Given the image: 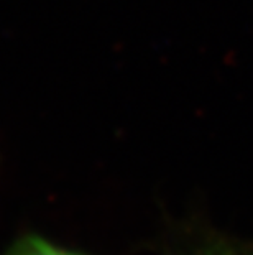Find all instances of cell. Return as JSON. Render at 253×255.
I'll return each mask as SVG.
<instances>
[{
  "label": "cell",
  "mask_w": 253,
  "mask_h": 255,
  "mask_svg": "<svg viewBox=\"0 0 253 255\" xmlns=\"http://www.w3.org/2000/svg\"><path fill=\"white\" fill-rule=\"evenodd\" d=\"M3 255H83L59 247L40 236H23L13 242Z\"/></svg>",
  "instance_id": "6da1fadb"
},
{
  "label": "cell",
  "mask_w": 253,
  "mask_h": 255,
  "mask_svg": "<svg viewBox=\"0 0 253 255\" xmlns=\"http://www.w3.org/2000/svg\"><path fill=\"white\" fill-rule=\"evenodd\" d=\"M199 255H232L227 252H206V254H199Z\"/></svg>",
  "instance_id": "7a4b0ae2"
}]
</instances>
